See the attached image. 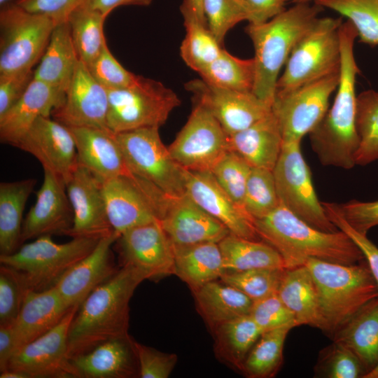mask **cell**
<instances>
[{"label":"cell","mask_w":378,"mask_h":378,"mask_svg":"<svg viewBox=\"0 0 378 378\" xmlns=\"http://www.w3.org/2000/svg\"><path fill=\"white\" fill-rule=\"evenodd\" d=\"M339 32L341 63L337 94L331 107L309 135L312 148L323 165L349 169L356 165L359 146L356 81L360 69L354 52L358 34L348 20L342 23Z\"/></svg>","instance_id":"6da1fadb"},{"label":"cell","mask_w":378,"mask_h":378,"mask_svg":"<svg viewBox=\"0 0 378 378\" xmlns=\"http://www.w3.org/2000/svg\"><path fill=\"white\" fill-rule=\"evenodd\" d=\"M146 279L148 278L142 271L122 265L83 301L69 328L70 358L108 340L130 336V301L135 289Z\"/></svg>","instance_id":"7a4b0ae2"},{"label":"cell","mask_w":378,"mask_h":378,"mask_svg":"<svg viewBox=\"0 0 378 378\" xmlns=\"http://www.w3.org/2000/svg\"><path fill=\"white\" fill-rule=\"evenodd\" d=\"M253 224L258 237L281 254L287 268L304 265L309 258L342 265L365 260L358 246L343 231L316 229L281 204L267 216L254 219Z\"/></svg>","instance_id":"3957f363"},{"label":"cell","mask_w":378,"mask_h":378,"mask_svg":"<svg viewBox=\"0 0 378 378\" xmlns=\"http://www.w3.org/2000/svg\"><path fill=\"white\" fill-rule=\"evenodd\" d=\"M323 9L315 4L295 3L266 22L246 27L255 50L253 93L271 107L280 70Z\"/></svg>","instance_id":"277c9868"},{"label":"cell","mask_w":378,"mask_h":378,"mask_svg":"<svg viewBox=\"0 0 378 378\" xmlns=\"http://www.w3.org/2000/svg\"><path fill=\"white\" fill-rule=\"evenodd\" d=\"M304 265L317 290V328L331 337L366 303L378 296V287L365 260L342 265L309 258Z\"/></svg>","instance_id":"5b68a950"},{"label":"cell","mask_w":378,"mask_h":378,"mask_svg":"<svg viewBox=\"0 0 378 378\" xmlns=\"http://www.w3.org/2000/svg\"><path fill=\"white\" fill-rule=\"evenodd\" d=\"M100 239L74 237L57 244L50 234L42 235L11 254L0 255V263L20 274L29 290H45L54 287L69 270L90 254Z\"/></svg>","instance_id":"8992f818"},{"label":"cell","mask_w":378,"mask_h":378,"mask_svg":"<svg viewBox=\"0 0 378 378\" xmlns=\"http://www.w3.org/2000/svg\"><path fill=\"white\" fill-rule=\"evenodd\" d=\"M342 18H318L293 49L276 92H286L340 70Z\"/></svg>","instance_id":"52a82bcc"},{"label":"cell","mask_w":378,"mask_h":378,"mask_svg":"<svg viewBox=\"0 0 378 378\" xmlns=\"http://www.w3.org/2000/svg\"><path fill=\"white\" fill-rule=\"evenodd\" d=\"M107 91V127L115 133L144 127L160 128L181 104L172 89L141 76L128 87Z\"/></svg>","instance_id":"ba28073f"},{"label":"cell","mask_w":378,"mask_h":378,"mask_svg":"<svg viewBox=\"0 0 378 378\" xmlns=\"http://www.w3.org/2000/svg\"><path fill=\"white\" fill-rule=\"evenodd\" d=\"M57 24L15 1L1 6L0 74L31 70L41 59Z\"/></svg>","instance_id":"9c48e42d"},{"label":"cell","mask_w":378,"mask_h":378,"mask_svg":"<svg viewBox=\"0 0 378 378\" xmlns=\"http://www.w3.org/2000/svg\"><path fill=\"white\" fill-rule=\"evenodd\" d=\"M130 171L167 195L186 193L185 169L162 142L159 127L115 133Z\"/></svg>","instance_id":"30bf717a"},{"label":"cell","mask_w":378,"mask_h":378,"mask_svg":"<svg viewBox=\"0 0 378 378\" xmlns=\"http://www.w3.org/2000/svg\"><path fill=\"white\" fill-rule=\"evenodd\" d=\"M273 174L281 205L316 229L328 232L339 230L317 197L310 169L301 151V141L283 142Z\"/></svg>","instance_id":"8fae6325"},{"label":"cell","mask_w":378,"mask_h":378,"mask_svg":"<svg viewBox=\"0 0 378 378\" xmlns=\"http://www.w3.org/2000/svg\"><path fill=\"white\" fill-rule=\"evenodd\" d=\"M340 71L290 91L275 93L272 112L283 142L301 141L320 122L329 108V98L339 84Z\"/></svg>","instance_id":"7c38bea8"},{"label":"cell","mask_w":378,"mask_h":378,"mask_svg":"<svg viewBox=\"0 0 378 378\" xmlns=\"http://www.w3.org/2000/svg\"><path fill=\"white\" fill-rule=\"evenodd\" d=\"M107 216L118 234L159 220L167 195L131 173L102 181Z\"/></svg>","instance_id":"4fadbf2b"},{"label":"cell","mask_w":378,"mask_h":378,"mask_svg":"<svg viewBox=\"0 0 378 378\" xmlns=\"http://www.w3.org/2000/svg\"><path fill=\"white\" fill-rule=\"evenodd\" d=\"M184 169L211 172L227 150V134L211 113L195 102L189 118L168 147Z\"/></svg>","instance_id":"5bb4252c"},{"label":"cell","mask_w":378,"mask_h":378,"mask_svg":"<svg viewBox=\"0 0 378 378\" xmlns=\"http://www.w3.org/2000/svg\"><path fill=\"white\" fill-rule=\"evenodd\" d=\"M78 307H71L54 328L18 349L6 370L22 372L28 378H78L68 354V340Z\"/></svg>","instance_id":"9a60e30c"},{"label":"cell","mask_w":378,"mask_h":378,"mask_svg":"<svg viewBox=\"0 0 378 378\" xmlns=\"http://www.w3.org/2000/svg\"><path fill=\"white\" fill-rule=\"evenodd\" d=\"M121 265H130L148 279L174 274V249L159 220L130 228L115 242Z\"/></svg>","instance_id":"2e32d148"},{"label":"cell","mask_w":378,"mask_h":378,"mask_svg":"<svg viewBox=\"0 0 378 378\" xmlns=\"http://www.w3.org/2000/svg\"><path fill=\"white\" fill-rule=\"evenodd\" d=\"M195 102L206 107L227 135L241 131L272 111V107L252 92H241L214 87L202 79L185 84Z\"/></svg>","instance_id":"e0dca14e"},{"label":"cell","mask_w":378,"mask_h":378,"mask_svg":"<svg viewBox=\"0 0 378 378\" xmlns=\"http://www.w3.org/2000/svg\"><path fill=\"white\" fill-rule=\"evenodd\" d=\"M14 146L32 155L43 170L62 178L65 183L78 165L69 129L50 117L38 118Z\"/></svg>","instance_id":"ac0fdd59"},{"label":"cell","mask_w":378,"mask_h":378,"mask_svg":"<svg viewBox=\"0 0 378 378\" xmlns=\"http://www.w3.org/2000/svg\"><path fill=\"white\" fill-rule=\"evenodd\" d=\"M66 187L74 214L66 236L100 239L114 231L108 218L101 180L78 162Z\"/></svg>","instance_id":"d6986e66"},{"label":"cell","mask_w":378,"mask_h":378,"mask_svg":"<svg viewBox=\"0 0 378 378\" xmlns=\"http://www.w3.org/2000/svg\"><path fill=\"white\" fill-rule=\"evenodd\" d=\"M159 221L174 246L218 243L230 233L186 193L167 195Z\"/></svg>","instance_id":"ffe728a7"},{"label":"cell","mask_w":378,"mask_h":378,"mask_svg":"<svg viewBox=\"0 0 378 378\" xmlns=\"http://www.w3.org/2000/svg\"><path fill=\"white\" fill-rule=\"evenodd\" d=\"M108 109L107 90L92 77L87 66L79 61L62 104L52 115L55 120L68 127H108Z\"/></svg>","instance_id":"44dd1931"},{"label":"cell","mask_w":378,"mask_h":378,"mask_svg":"<svg viewBox=\"0 0 378 378\" xmlns=\"http://www.w3.org/2000/svg\"><path fill=\"white\" fill-rule=\"evenodd\" d=\"M43 174L36 202L23 221L21 244L42 235H66L73 225V209L64 180L48 170Z\"/></svg>","instance_id":"7402d4cb"},{"label":"cell","mask_w":378,"mask_h":378,"mask_svg":"<svg viewBox=\"0 0 378 378\" xmlns=\"http://www.w3.org/2000/svg\"><path fill=\"white\" fill-rule=\"evenodd\" d=\"M185 175L186 194L231 234L249 239L260 238L253 220L220 187L211 172L185 169Z\"/></svg>","instance_id":"603a6c76"},{"label":"cell","mask_w":378,"mask_h":378,"mask_svg":"<svg viewBox=\"0 0 378 378\" xmlns=\"http://www.w3.org/2000/svg\"><path fill=\"white\" fill-rule=\"evenodd\" d=\"M120 237L115 231L102 237L94 250L69 270L55 287L69 307L80 305L120 267L114 262L112 246Z\"/></svg>","instance_id":"cb8c5ba5"},{"label":"cell","mask_w":378,"mask_h":378,"mask_svg":"<svg viewBox=\"0 0 378 378\" xmlns=\"http://www.w3.org/2000/svg\"><path fill=\"white\" fill-rule=\"evenodd\" d=\"M78 162L102 181L130 174L116 134L108 127H69Z\"/></svg>","instance_id":"d4e9b609"},{"label":"cell","mask_w":378,"mask_h":378,"mask_svg":"<svg viewBox=\"0 0 378 378\" xmlns=\"http://www.w3.org/2000/svg\"><path fill=\"white\" fill-rule=\"evenodd\" d=\"M65 95L33 78L19 101L0 117V139L15 146L40 117H50L62 104Z\"/></svg>","instance_id":"484cf974"},{"label":"cell","mask_w":378,"mask_h":378,"mask_svg":"<svg viewBox=\"0 0 378 378\" xmlns=\"http://www.w3.org/2000/svg\"><path fill=\"white\" fill-rule=\"evenodd\" d=\"M69 308L55 286L41 291L29 289L13 324L14 354L54 328Z\"/></svg>","instance_id":"4316f807"},{"label":"cell","mask_w":378,"mask_h":378,"mask_svg":"<svg viewBox=\"0 0 378 378\" xmlns=\"http://www.w3.org/2000/svg\"><path fill=\"white\" fill-rule=\"evenodd\" d=\"M70 360L78 378H128L139 373L130 336L104 342Z\"/></svg>","instance_id":"83f0119b"},{"label":"cell","mask_w":378,"mask_h":378,"mask_svg":"<svg viewBox=\"0 0 378 378\" xmlns=\"http://www.w3.org/2000/svg\"><path fill=\"white\" fill-rule=\"evenodd\" d=\"M228 149L241 155L252 167L274 169L279 158L283 137L271 111L250 127L227 135Z\"/></svg>","instance_id":"f1b7e54d"},{"label":"cell","mask_w":378,"mask_h":378,"mask_svg":"<svg viewBox=\"0 0 378 378\" xmlns=\"http://www.w3.org/2000/svg\"><path fill=\"white\" fill-rule=\"evenodd\" d=\"M79 61L68 22L58 23L34 71V78L65 95Z\"/></svg>","instance_id":"f546056e"},{"label":"cell","mask_w":378,"mask_h":378,"mask_svg":"<svg viewBox=\"0 0 378 378\" xmlns=\"http://www.w3.org/2000/svg\"><path fill=\"white\" fill-rule=\"evenodd\" d=\"M350 349L366 373L378 363V296L366 303L333 336Z\"/></svg>","instance_id":"4dcf8cb0"},{"label":"cell","mask_w":378,"mask_h":378,"mask_svg":"<svg viewBox=\"0 0 378 378\" xmlns=\"http://www.w3.org/2000/svg\"><path fill=\"white\" fill-rule=\"evenodd\" d=\"M174 274L193 291L226 272L218 243L174 246Z\"/></svg>","instance_id":"1f68e13d"},{"label":"cell","mask_w":378,"mask_h":378,"mask_svg":"<svg viewBox=\"0 0 378 378\" xmlns=\"http://www.w3.org/2000/svg\"><path fill=\"white\" fill-rule=\"evenodd\" d=\"M200 314L211 327L249 314L253 301L221 280L210 281L193 290Z\"/></svg>","instance_id":"d6a6232c"},{"label":"cell","mask_w":378,"mask_h":378,"mask_svg":"<svg viewBox=\"0 0 378 378\" xmlns=\"http://www.w3.org/2000/svg\"><path fill=\"white\" fill-rule=\"evenodd\" d=\"M36 184L31 178L0 183V255L11 254L21 246L23 213Z\"/></svg>","instance_id":"836d02e7"},{"label":"cell","mask_w":378,"mask_h":378,"mask_svg":"<svg viewBox=\"0 0 378 378\" xmlns=\"http://www.w3.org/2000/svg\"><path fill=\"white\" fill-rule=\"evenodd\" d=\"M277 293L294 315L297 326L318 323V300L315 282L305 265L286 268Z\"/></svg>","instance_id":"e575fe53"},{"label":"cell","mask_w":378,"mask_h":378,"mask_svg":"<svg viewBox=\"0 0 378 378\" xmlns=\"http://www.w3.org/2000/svg\"><path fill=\"white\" fill-rule=\"evenodd\" d=\"M218 245L226 271L287 268L281 254L265 241L230 233L218 242Z\"/></svg>","instance_id":"d590c367"},{"label":"cell","mask_w":378,"mask_h":378,"mask_svg":"<svg viewBox=\"0 0 378 378\" xmlns=\"http://www.w3.org/2000/svg\"><path fill=\"white\" fill-rule=\"evenodd\" d=\"M215 349L223 360L242 371L244 361L262 332L249 314L215 327Z\"/></svg>","instance_id":"8d00e7d4"},{"label":"cell","mask_w":378,"mask_h":378,"mask_svg":"<svg viewBox=\"0 0 378 378\" xmlns=\"http://www.w3.org/2000/svg\"><path fill=\"white\" fill-rule=\"evenodd\" d=\"M180 9L186 29V35L180 47V55L188 66L199 73L214 61L223 48L206 23L202 22L184 4L182 3Z\"/></svg>","instance_id":"74e56055"},{"label":"cell","mask_w":378,"mask_h":378,"mask_svg":"<svg viewBox=\"0 0 378 378\" xmlns=\"http://www.w3.org/2000/svg\"><path fill=\"white\" fill-rule=\"evenodd\" d=\"M106 18L85 3L74 10L68 18L78 59L87 66L94 61L106 43L104 34Z\"/></svg>","instance_id":"f35d334b"},{"label":"cell","mask_w":378,"mask_h":378,"mask_svg":"<svg viewBox=\"0 0 378 378\" xmlns=\"http://www.w3.org/2000/svg\"><path fill=\"white\" fill-rule=\"evenodd\" d=\"M198 74L201 79L214 87L253 92L255 62L253 58L241 59L223 49L220 55Z\"/></svg>","instance_id":"ab89813d"},{"label":"cell","mask_w":378,"mask_h":378,"mask_svg":"<svg viewBox=\"0 0 378 378\" xmlns=\"http://www.w3.org/2000/svg\"><path fill=\"white\" fill-rule=\"evenodd\" d=\"M293 328L288 325L262 332L244 361L245 374L252 378L274 377L282 364L284 342Z\"/></svg>","instance_id":"60d3db41"},{"label":"cell","mask_w":378,"mask_h":378,"mask_svg":"<svg viewBox=\"0 0 378 378\" xmlns=\"http://www.w3.org/2000/svg\"><path fill=\"white\" fill-rule=\"evenodd\" d=\"M356 124L359 138L356 164L365 166L378 160V91L357 95Z\"/></svg>","instance_id":"b9f144b4"},{"label":"cell","mask_w":378,"mask_h":378,"mask_svg":"<svg viewBox=\"0 0 378 378\" xmlns=\"http://www.w3.org/2000/svg\"><path fill=\"white\" fill-rule=\"evenodd\" d=\"M317 6L346 17L355 27L359 42L378 46V0H314Z\"/></svg>","instance_id":"7bdbcfd3"},{"label":"cell","mask_w":378,"mask_h":378,"mask_svg":"<svg viewBox=\"0 0 378 378\" xmlns=\"http://www.w3.org/2000/svg\"><path fill=\"white\" fill-rule=\"evenodd\" d=\"M279 204L273 171L252 167L244 200L245 211L253 220L258 219L271 213Z\"/></svg>","instance_id":"ee69618b"},{"label":"cell","mask_w":378,"mask_h":378,"mask_svg":"<svg viewBox=\"0 0 378 378\" xmlns=\"http://www.w3.org/2000/svg\"><path fill=\"white\" fill-rule=\"evenodd\" d=\"M203 10L208 27L220 44L237 24L250 22L252 18L246 0H204Z\"/></svg>","instance_id":"f6af8a7d"},{"label":"cell","mask_w":378,"mask_h":378,"mask_svg":"<svg viewBox=\"0 0 378 378\" xmlns=\"http://www.w3.org/2000/svg\"><path fill=\"white\" fill-rule=\"evenodd\" d=\"M251 169L252 167L241 155L227 150L211 171L220 187L242 209Z\"/></svg>","instance_id":"bcb514c9"},{"label":"cell","mask_w":378,"mask_h":378,"mask_svg":"<svg viewBox=\"0 0 378 378\" xmlns=\"http://www.w3.org/2000/svg\"><path fill=\"white\" fill-rule=\"evenodd\" d=\"M285 270L226 271L220 280L236 288L254 302L277 292Z\"/></svg>","instance_id":"7dc6e473"},{"label":"cell","mask_w":378,"mask_h":378,"mask_svg":"<svg viewBox=\"0 0 378 378\" xmlns=\"http://www.w3.org/2000/svg\"><path fill=\"white\" fill-rule=\"evenodd\" d=\"M315 372L318 377L328 378H363L366 374L358 357L336 342L320 352Z\"/></svg>","instance_id":"c3c4849f"},{"label":"cell","mask_w":378,"mask_h":378,"mask_svg":"<svg viewBox=\"0 0 378 378\" xmlns=\"http://www.w3.org/2000/svg\"><path fill=\"white\" fill-rule=\"evenodd\" d=\"M29 288L15 270L0 266V325H12L17 319Z\"/></svg>","instance_id":"681fc988"},{"label":"cell","mask_w":378,"mask_h":378,"mask_svg":"<svg viewBox=\"0 0 378 378\" xmlns=\"http://www.w3.org/2000/svg\"><path fill=\"white\" fill-rule=\"evenodd\" d=\"M87 67L92 77L106 90L128 87L138 78V75L127 71L117 61L106 43L97 57Z\"/></svg>","instance_id":"f907efd6"},{"label":"cell","mask_w":378,"mask_h":378,"mask_svg":"<svg viewBox=\"0 0 378 378\" xmlns=\"http://www.w3.org/2000/svg\"><path fill=\"white\" fill-rule=\"evenodd\" d=\"M249 315L262 333L284 326H297L294 315L277 292L253 302Z\"/></svg>","instance_id":"816d5d0a"},{"label":"cell","mask_w":378,"mask_h":378,"mask_svg":"<svg viewBox=\"0 0 378 378\" xmlns=\"http://www.w3.org/2000/svg\"><path fill=\"white\" fill-rule=\"evenodd\" d=\"M133 348L141 378H167L174 370L178 357L175 354L160 351L132 340Z\"/></svg>","instance_id":"f5cc1de1"},{"label":"cell","mask_w":378,"mask_h":378,"mask_svg":"<svg viewBox=\"0 0 378 378\" xmlns=\"http://www.w3.org/2000/svg\"><path fill=\"white\" fill-rule=\"evenodd\" d=\"M322 204L332 223L346 233L360 249L378 287V247L367 235L359 233L348 224L339 212L337 204L322 202Z\"/></svg>","instance_id":"db71d44e"},{"label":"cell","mask_w":378,"mask_h":378,"mask_svg":"<svg viewBox=\"0 0 378 378\" xmlns=\"http://www.w3.org/2000/svg\"><path fill=\"white\" fill-rule=\"evenodd\" d=\"M337 207L348 224L362 234L367 235L371 228L378 225V200L361 202L353 200L337 204Z\"/></svg>","instance_id":"11a10c76"},{"label":"cell","mask_w":378,"mask_h":378,"mask_svg":"<svg viewBox=\"0 0 378 378\" xmlns=\"http://www.w3.org/2000/svg\"><path fill=\"white\" fill-rule=\"evenodd\" d=\"M33 78L32 69L0 74V117L19 101Z\"/></svg>","instance_id":"9f6ffc18"},{"label":"cell","mask_w":378,"mask_h":378,"mask_svg":"<svg viewBox=\"0 0 378 378\" xmlns=\"http://www.w3.org/2000/svg\"><path fill=\"white\" fill-rule=\"evenodd\" d=\"M22 8L50 17L57 24L67 22L71 13L86 0H15Z\"/></svg>","instance_id":"6f0895ef"},{"label":"cell","mask_w":378,"mask_h":378,"mask_svg":"<svg viewBox=\"0 0 378 378\" xmlns=\"http://www.w3.org/2000/svg\"><path fill=\"white\" fill-rule=\"evenodd\" d=\"M295 0H246L251 12L250 24H261L267 22L286 8V4Z\"/></svg>","instance_id":"680465c9"},{"label":"cell","mask_w":378,"mask_h":378,"mask_svg":"<svg viewBox=\"0 0 378 378\" xmlns=\"http://www.w3.org/2000/svg\"><path fill=\"white\" fill-rule=\"evenodd\" d=\"M14 351L15 342L13 324L0 325V372L7 368Z\"/></svg>","instance_id":"91938a15"},{"label":"cell","mask_w":378,"mask_h":378,"mask_svg":"<svg viewBox=\"0 0 378 378\" xmlns=\"http://www.w3.org/2000/svg\"><path fill=\"white\" fill-rule=\"evenodd\" d=\"M152 0H86L85 2L90 7L99 11L107 17L114 9L122 6H146Z\"/></svg>","instance_id":"94428289"},{"label":"cell","mask_w":378,"mask_h":378,"mask_svg":"<svg viewBox=\"0 0 378 378\" xmlns=\"http://www.w3.org/2000/svg\"><path fill=\"white\" fill-rule=\"evenodd\" d=\"M204 0H183V4L186 5L202 22H206L203 10Z\"/></svg>","instance_id":"6125c7cd"},{"label":"cell","mask_w":378,"mask_h":378,"mask_svg":"<svg viewBox=\"0 0 378 378\" xmlns=\"http://www.w3.org/2000/svg\"><path fill=\"white\" fill-rule=\"evenodd\" d=\"M0 378H28L26 374L22 372L12 370H6L0 372Z\"/></svg>","instance_id":"be15d7a7"},{"label":"cell","mask_w":378,"mask_h":378,"mask_svg":"<svg viewBox=\"0 0 378 378\" xmlns=\"http://www.w3.org/2000/svg\"><path fill=\"white\" fill-rule=\"evenodd\" d=\"M363 378H378V363L368 372H367Z\"/></svg>","instance_id":"e7e4bbea"},{"label":"cell","mask_w":378,"mask_h":378,"mask_svg":"<svg viewBox=\"0 0 378 378\" xmlns=\"http://www.w3.org/2000/svg\"><path fill=\"white\" fill-rule=\"evenodd\" d=\"M312 0H295V3H309Z\"/></svg>","instance_id":"03108f58"},{"label":"cell","mask_w":378,"mask_h":378,"mask_svg":"<svg viewBox=\"0 0 378 378\" xmlns=\"http://www.w3.org/2000/svg\"><path fill=\"white\" fill-rule=\"evenodd\" d=\"M10 1H12V0H0V4L1 6L6 4V3H8Z\"/></svg>","instance_id":"003e7915"}]
</instances>
